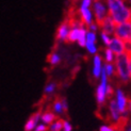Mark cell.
<instances>
[{
  "instance_id": "obj_1",
  "label": "cell",
  "mask_w": 131,
  "mask_h": 131,
  "mask_svg": "<svg viewBox=\"0 0 131 131\" xmlns=\"http://www.w3.org/2000/svg\"><path fill=\"white\" fill-rule=\"evenodd\" d=\"M109 6V16L115 25L128 23L131 20V9L125 4V0H107Z\"/></svg>"
},
{
  "instance_id": "obj_2",
  "label": "cell",
  "mask_w": 131,
  "mask_h": 131,
  "mask_svg": "<svg viewBox=\"0 0 131 131\" xmlns=\"http://www.w3.org/2000/svg\"><path fill=\"white\" fill-rule=\"evenodd\" d=\"M115 62V76L118 78V80L126 84L131 80L130 70H129V54L124 52L122 54L116 56L114 59Z\"/></svg>"
},
{
  "instance_id": "obj_3",
  "label": "cell",
  "mask_w": 131,
  "mask_h": 131,
  "mask_svg": "<svg viewBox=\"0 0 131 131\" xmlns=\"http://www.w3.org/2000/svg\"><path fill=\"white\" fill-rule=\"evenodd\" d=\"M107 86H108V77L106 74L104 67L101 69V75H100V83L98 84L97 90H96V101L98 106L101 107L102 104L107 100Z\"/></svg>"
},
{
  "instance_id": "obj_4",
  "label": "cell",
  "mask_w": 131,
  "mask_h": 131,
  "mask_svg": "<svg viewBox=\"0 0 131 131\" xmlns=\"http://www.w3.org/2000/svg\"><path fill=\"white\" fill-rule=\"evenodd\" d=\"M114 34L116 37H118L119 40L124 42L131 41V23H124L115 26Z\"/></svg>"
},
{
  "instance_id": "obj_5",
  "label": "cell",
  "mask_w": 131,
  "mask_h": 131,
  "mask_svg": "<svg viewBox=\"0 0 131 131\" xmlns=\"http://www.w3.org/2000/svg\"><path fill=\"white\" fill-rule=\"evenodd\" d=\"M115 102L117 104L119 112L122 115H126L127 114V110H128V99L125 95V93L123 92L122 89H117L116 90V98H115Z\"/></svg>"
},
{
  "instance_id": "obj_6",
  "label": "cell",
  "mask_w": 131,
  "mask_h": 131,
  "mask_svg": "<svg viewBox=\"0 0 131 131\" xmlns=\"http://www.w3.org/2000/svg\"><path fill=\"white\" fill-rule=\"evenodd\" d=\"M70 25L66 18L61 23V25L58 27L57 29V33H56V41L57 42H66L67 35L70 31Z\"/></svg>"
},
{
  "instance_id": "obj_7",
  "label": "cell",
  "mask_w": 131,
  "mask_h": 131,
  "mask_svg": "<svg viewBox=\"0 0 131 131\" xmlns=\"http://www.w3.org/2000/svg\"><path fill=\"white\" fill-rule=\"evenodd\" d=\"M93 9H94L95 17H96V24H97L98 27H99L101 25V23L104 20V18L108 16L107 9H106V6L103 5V3L100 1H95L94 5H93Z\"/></svg>"
},
{
  "instance_id": "obj_8",
  "label": "cell",
  "mask_w": 131,
  "mask_h": 131,
  "mask_svg": "<svg viewBox=\"0 0 131 131\" xmlns=\"http://www.w3.org/2000/svg\"><path fill=\"white\" fill-rule=\"evenodd\" d=\"M108 48L113 52L115 56H118V54H122L125 52V43L124 41L119 40L118 37H113L111 38L110 41V44L108 45Z\"/></svg>"
},
{
  "instance_id": "obj_9",
  "label": "cell",
  "mask_w": 131,
  "mask_h": 131,
  "mask_svg": "<svg viewBox=\"0 0 131 131\" xmlns=\"http://www.w3.org/2000/svg\"><path fill=\"white\" fill-rule=\"evenodd\" d=\"M108 108H109V118H110L111 122H112V125H114V124H116L119 121V118L123 115L121 114L118 108H117L115 99H111L109 101V107Z\"/></svg>"
},
{
  "instance_id": "obj_10",
  "label": "cell",
  "mask_w": 131,
  "mask_h": 131,
  "mask_svg": "<svg viewBox=\"0 0 131 131\" xmlns=\"http://www.w3.org/2000/svg\"><path fill=\"white\" fill-rule=\"evenodd\" d=\"M42 112H43L42 109H40L37 112L33 113L29 117V119L27 121V123H26V125H25V131H33L35 129V127L37 126L38 121L41 119Z\"/></svg>"
},
{
  "instance_id": "obj_11",
  "label": "cell",
  "mask_w": 131,
  "mask_h": 131,
  "mask_svg": "<svg viewBox=\"0 0 131 131\" xmlns=\"http://www.w3.org/2000/svg\"><path fill=\"white\" fill-rule=\"evenodd\" d=\"M115 24L114 21L112 20V18H111L108 14V16L104 18V20L101 23V25L99 26L100 29L102 30V32H104V33H107L109 35L111 34H113L114 33V30H115Z\"/></svg>"
},
{
  "instance_id": "obj_12",
  "label": "cell",
  "mask_w": 131,
  "mask_h": 131,
  "mask_svg": "<svg viewBox=\"0 0 131 131\" xmlns=\"http://www.w3.org/2000/svg\"><path fill=\"white\" fill-rule=\"evenodd\" d=\"M41 119L43 123H45V125H51V124L57 119V115L50 108H48L47 110H45L42 112Z\"/></svg>"
},
{
  "instance_id": "obj_13",
  "label": "cell",
  "mask_w": 131,
  "mask_h": 131,
  "mask_svg": "<svg viewBox=\"0 0 131 131\" xmlns=\"http://www.w3.org/2000/svg\"><path fill=\"white\" fill-rule=\"evenodd\" d=\"M101 57L99 54H95L94 59H93V76L95 79H98L100 78V75H101V69H102V66H101Z\"/></svg>"
},
{
  "instance_id": "obj_14",
  "label": "cell",
  "mask_w": 131,
  "mask_h": 131,
  "mask_svg": "<svg viewBox=\"0 0 131 131\" xmlns=\"http://www.w3.org/2000/svg\"><path fill=\"white\" fill-rule=\"evenodd\" d=\"M79 15H80V18L82 23L84 24V26H88L90 24H92V13L89 9H80L79 10Z\"/></svg>"
},
{
  "instance_id": "obj_15",
  "label": "cell",
  "mask_w": 131,
  "mask_h": 131,
  "mask_svg": "<svg viewBox=\"0 0 131 131\" xmlns=\"http://www.w3.org/2000/svg\"><path fill=\"white\" fill-rule=\"evenodd\" d=\"M47 62L50 65H52V66H56V65L60 64L61 57H60V54H59L57 51H52V52H50V53L48 54V57H47Z\"/></svg>"
},
{
  "instance_id": "obj_16",
  "label": "cell",
  "mask_w": 131,
  "mask_h": 131,
  "mask_svg": "<svg viewBox=\"0 0 131 131\" xmlns=\"http://www.w3.org/2000/svg\"><path fill=\"white\" fill-rule=\"evenodd\" d=\"M52 111H53L56 114H61V113L64 112L61 97H57L56 99L53 100V103H52Z\"/></svg>"
},
{
  "instance_id": "obj_17",
  "label": "cell",
  "mask_w": 131,
  "mask_h": 131,
  "mask_svg": "<svg viewBox=\"0 0 131 131\" xmlns=\"http://www.w3.org/2000/svg\"><path fill=\"white\" fill-rule=\"evenodd\" d=\"M79 29L80 28H71L69 33L67 35L66 38V43H75L78 40V36H79Z\"/></svg>"
},
{
  "instance_id": "obj_18",
  "label": "cell",
  "mask_w": 131,
  "mask_h": 131,
  "mask_svg": "<svg viewBox=\"0 0 131 131\" xmlns=\"http://www.w3.org/2000/svg\"><path fill=\"white\" fill-rule=\"evenodd\" d=\"M86 30L85 27H81L79 29V36H78V44H79L81 47H85V43H86Z\"/></svg>"
},
{
  "instance_id": "obj_19",
  "label": "cell",
  "mask_w": 131,
  "mask_h": 131,
  "mask_svg": "<svg viewBox=\"0 0 131 131\" xmlns=\"http://www.w3.org/2000/svg\"><path fill=\"white\" fill-rule=\"evenodd\" d=\"M63 122H64V119H62V118L56 119L50 125L48 130L49 131H62V129H63Z\"/></svg>"
},
{
  "instance_id": "obj_20",
  "label": "cell",
  "mask_w": 131,
  "mask_h": 131,
  "mask_svg": "<svg viewBox=\"0 0 131 131\" xmlns=\"http://www.w3.org/2000/svg\"><path fill=\"white\" fill-rule=\"evenodd\" d=\"M56 89H57V83H54V82H50V83H48L47 85L45 86V90H44V94H45V96H50V95H52V94L54 93Z\"/></svg>"
},
{
  "instance_id": "obj_21",
  "label": "cell",
  "mask_w": 131,
  "mask_h": 131,
  "mask_svg": "<svg viewBox=\"0 0 131 131\" xmlns=\"http://www.w3.org/2000/svg\"><path fill=\"white\" fill-rule=\"evenodd\" d=\"M104 70H106V74H107L108 78L115 76V66L112 63H107L104 65Z\"/></svg>"
},
{
  "instance_id": "obj_22",
  "label": "cell",
  "mask_w": 131,
  "mask_h": 131,
  "mask_svg": "<svg viewBox=\"0 0 131 131\" xmlns=\"http://www.w3.org/2000/svg\"><path fill=\"white\" fill-rule=\"evenodd\" d=\"M114 53L111 51L109 48H107L104 50V60H106L107 63H112L114 61Z\"/></svg>"
},
{
  "instance_id": "obj_23",
  "label": "cell",
  "mask_w": 131,
  "mask_h": 131,
  "mask_svg": "<svg viewBox=\"0 0 131 131\" xmlns=\"http://www.w3.org/2000/svg\"><path fill=\"white\" fill-rule=\"evenodd\" d=\"M96 34L95 32H92V31H88L86 32V43H93L95 44L96 42Z\"/></svg>"
},
{
  "instance_id": "obj_24",
  "label": "cell",
  "mask_w": 131,
  "mask_h": 131,
  "mask_svg": "<svg viewBox=\"0 0 131 131\" xmlns=\"http://www.w3.org/2000/svg\"><path fill=\"white\" fill-rule=\"evenodd\" d=\"M85 47H86L88 51L91 54H95L97 52V47H96V45L93 44V43H85Z\"/></svg>"
},
{
  "instance_id": "obj_25",
  "label": "cell",
  "mask_w": 131,
  "mask_h": 131,
  "mask_svg": "<svg viewBox=\"0 0 131 131\" xmlns=\"http://www.w3.org/2000/svg\"><path fill=\"white\" fill-rule=\"evenodd\" d=\"M101 40H102V42L104 43V45H109L110 44V41H111V37L109 36V34H107V33H104V32H102L101 31Z\"/></svg>"
},
{
  "instance_id": "obj_26",
  "label": "cell",
  "mask_w": 131,
  "mask_h": 131,
  "mask_svg": "<svg viewBox=\"0 0 131 131\" xmlns=\"http://www.w3.org/2000/svg\"><path fill=\"white\" fill-rule=\"evenodd\" d=\"M71 130H73V126H71V124H70L68 121H65V119H64L62 131H71Z\"/></svg>"
},
{
  "instance_id": "obj_27",
  "label": "cell",
  "mask_w": 131,
  "mask_h": 131,
  "mask_svg": "<svg viewBox=\"0 0 131 131\" xmlns=\"http://www.w3.org/2000/svg\"><path fill=\"white\" fill-rule=\"evenodd\" d=\"M99 131H115V129L112 125H110V126L109 125H102V126H100Z\"/></svg>"
},
{
  "instance_id": "obj_28",
  "label": "cell",
  "mask_w": 131,
  "mask_h": 131,
  "mask_svg": "<svg viewBox=\"0 0 131 131\" xmlns=\"http://www.w3.org/2000/svg\"><path fill=\"white\" fill-rule=\"evenodd\" d=\"M91 5V0H82L80 9H89Z\"/></svg>"
},
{
  "instance_id": "obj_29",
  "label": "cell",
  "mask_w": 131,
  "mask_h": 131,
  "mask_svg": "<svg viewBox=\"0 0 131 131\" xmlns=\"http://www.w3.org/2000/svg\"><path fill=\"white\" fill-rule=\"evenodd\" d=\"M34 131H48V128L45 124H41V125H37L34 129Z\"/></svg>"
},
{
  "instance_id": "obj_30",
  "label": "cell",
  "mask_w": 131,
  "mask_h": 131,
  "mask_svg": "<svg viewBox=\"0 0 131 131\" xmlns=\"http://www.w3.org/2000/svg\"><path fill=\"white\" fill-rule=\"evenodd\" d=\"M88 28H89L92 32H95V31L98 29V26H97V24H95V23H92V24H90V25L88 26Z\"/></svg>"
},
{
  "instance_id": "obj_31",
  "label": "cell",
  "mask_w": 131,
  "mask_h": 131,
  "mask_svg": "<svg viewBox=\"0 0 131 131\" xmlns=\"http://www.w3.org/2000/svg\"><path fill=\"white\" fill-rule=\"evenodd\" d=\"M62 106H63L64 112H67L68 107H67V101H66V99H65V98H62Z\"/></svg>"
},
{
  "instance_id": "obj_32",
  "label": "cell",
  "mask_w": 131,
  "mask_h": 131,
  "mask_svg": "<svg viewBox=\"0 0 131 131\" xmlns=\"http://www.w3.org/2000/svg\"><path fill=\"white\" fill-rule=\"evenodd\" d=\"M129 70H130V77H131V56H129Z\"/></svg>"
},
{
  "instance_id": "obj_33",
  "label": "cell",
  "mask_w": 131,
  "mask_h": 131,
  "mask_svg": "<svg viewBox=\"0 0 131 131\" xmlns=\"http://www.w3.org/2000/svg\"><path fill=\"white\" fill-rule=\"evenodd\" d=\"M128 109L131 111V99L128 100Z\"/></svg>"
},
{
  "instance_id": "obj_34",
  "label": "cell",
  "mask_w": 131,
  "mask_h": 131,
  "mask_svg": "<svg viewBox=\"0 0 131 131\" xmlns=\"http://www.w3.org/2000/svg\"><path fill=\"white\" fill-rule=\"evenodd\" d=\"M129 131H131V126H130V130H129Z\"/></svg>"
},
{
  "instance_id": "obj_35",
  "label": "cell",
  "mask_w": 131,
  "mask_h": 131,
  "mask_svg": "<svg viewBox=\"0 0 131 131\" xmlns=\"http://www.w3.org/2000/svg\"><path fill=\"white\" fill-rule=\"evenodd\" d=\"M95 1H98V0H95Z\"/></svg>"
},
{
  "instance_id": "obj_36",
  "label": "cell",
  "mask_w": 131,
  "mask_h": 131,
  "mask_svg": "<svg viewBox=\"0 0 131 131\" xmlns=\"http://www.w3.org/2000/svg\"><path fill=\"white\" fill-rule=\"evenodd\" d=\"M129 1H131V0H129Z\"/></svg>"
},
{
  "instance_id": "obj_37",
  "label": "cell",
  "mask_w": 131,
  "mask_h": 131,
  "mask_svg": "<svg viewBox=\"0 0 131 131\" xmlns=\"http://www.w3.org/2000/svg\"><path fill=\"white\" fill-rule=\"evenodd\" d=\"M129 56H131V54H129Z\"/></svg>"
}]
</instances>
